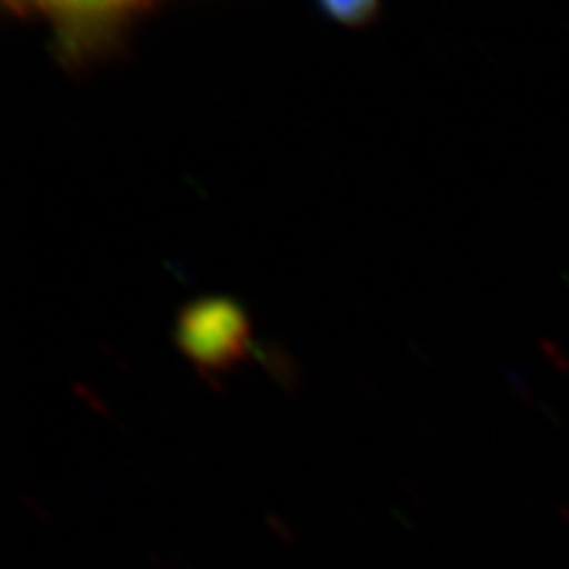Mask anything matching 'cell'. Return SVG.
<instances>
[{
  "mask_svg": "<svg viewBox=\"0 0 569 569\" xmlns=\"http://www.w3.org/2000/svg\"><path fill=\"white\" fill-rule=\"evenodd\" d=\"M24 20L41 17L52 27V52L69 74H83L127 50L136 27L154 3H20L8 6Z\"/></svg>",
  "mask_w": 569,
  "mask_h": 569,
  "instance_id": "obj_1",
  "label": "cell"
},
{
  "mask_svg": "<svg viewBox=\"0 0 569 569\" xmlns=\"http://www.w3.org/2000/svg\"><path fill=\"white\" fill-rule=\"evenodd\" d=\"M249 318L238 301L228 297L194 299L178 316L176 342L204 376L233 368L249 345Z\"/></svg>",
  "mask_w": 569,
  "mask_h": 569,
  "instance_id": "obj_2",
  "label": "cell"
},
{
  "mask_svg": "<svg viewBox=\"0 0 569 569\" xmlns=\"http://www.w3.org/2000/svg\"><path fill=\"white\" fill-rule=\"evenodd\" d=\"M320 10H323L330 20L349 27H366L380 14V6L376 3H330Z\"/></svg>",
  "mask_w": 569,
  "mask_h": 569,
  "instance_id": "obj_3",
  "label": "cell"
}]
</instances>
